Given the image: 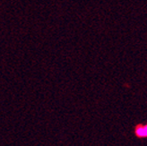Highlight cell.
Listing matches in <instances>:
<instances>
[{"label": "cell", "mask_w": 147, "mask_h": 146, "mask_svg": "<svg viewBox=\"0 0 147 146\" xmlns=\"http://www.w3.org/2000/svg\"><path fill=\"white\" fill-rule=\"evenodd\" d=\"M136 135L138 137H147V134H146V131L144 129V126H138L136 128Z\"/></svg>", "instance_id": "6da1fadb"}, {"label": "cell", "mask_w": 147, "mask_h": 146, "mask_svg": "<svg viewBox=\"0 0 147 146\" xmlns=\"http://www.w3.org/2000/svg\"><path fill=\"white\" fill-rule=\"evenodd\" d=\"M144 126V129H145V131H146V134H147V125H145V126Z\"/></svg>", "instance_id": "7a4b0ae2"}]
</instances>
